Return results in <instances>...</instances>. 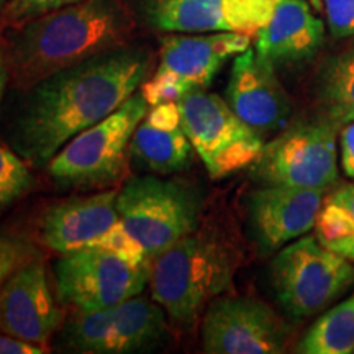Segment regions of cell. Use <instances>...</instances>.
I'll return each mask as SVG.
<instances>
[{"label":"cell","mask_w":354,"mask_h":354,"mask_svg":"<svg viewBox=\"0 0 354 354\" xmlns=\"http://www.w3.org/2000/svg\"><path fill=\"white\" fill-rule=\"evenodd\" d=\"M149 55L117 48L59 71L26 91L13 125L15 151L28 165L46 166L74 136L104 120L146 81Z\"/></svg>","instance_id":"cell-1"},{"label":"cell","mask_w":354,"mask_h":354,"mask_svg":"<svg viewBox=\"0 0 354 354\" xmlns=\"http://www.w3.org/2000/svg\"><path fill=\"white\" fill-rule=\"evenodd\" d=\"M130 32L122 0H81L28 20L6 51L13 87L26 92L59 71L125 46Z\"/></svg>","instance_id":"cell-2"},{"label":"cell","mask_w":354,"mask_h":354,"mask_svg":"<svg viewBox=\"0 0 354 354\" xmlns=\"http://www.w3.org/2000/svg\"><path fill=\"white\" fill-rule=\"evenodd\" d=\"M236 266L238 256L230 243L197 228L151 261L153 300L177 325H194L233 286Z\"/></svg>","instance_id":"cell-3"},{"label":"cell","mask_w":354,"mask_h":354,"mask_svg":"<svg viewBox=\"0 0 354 354\" xmlns=\"http://www.w3.org/2000/svg\"><path fill=\"white\" fill-rule=\"evenodd\" d=\"M277 302L292 318L323 312L354 286V263L304 234L277 251L271 263Z\"/></svg>","instance_id":"cell-4"},{"label":"cell","mask_w":354,"mask_h":354,"mask_svg":"<svg viewBox=\"0 0 354 354\" xmlns=\"http://www.w3.org/2000/svg\"><path fill=\"white\" fill-rule=\"evenodd\" d=\"M148 110L145 97L133 94L113 113L74 136L48 162L53 179L69 187H97L120 179L133 133Z\"/></svg>","instance_id":"cell-5"},{"label":"cell","mask_w":354,"mask_h":354,"mask_svg":"<svg viewBox=\"0 0 354 354\" xmlns=\"http://www.w3.org/2000/svg\"><path fill=\"white\" fill-rule=\"evenodd\" d=\"M122 223L154 259L201 223L202 201L187 184L159 177H138L117 196Z\"/></svg>","instance_id":"cell-6"},{"label":"cell","mask_w":354,"mask_h":354,"mask_svg":"<svg viewBox=\"0 0 354 354\" xmlns=\"http://www.w3.org/2000/svg\"><path fill=\"white\" fill-rule=\"evenodd\" d=\"M251 35L215 32L205 35H169L161 39L159 63L153 77L140 86L149 107L179 102L194 91H203L230 57L246 51Z\"/></svg>","instance_id":"cell-7"},{"label":"cell","mask_w":354,"mask_h":354,"mask_svg":"<svg viewBox=\"0 0 354 354\" xmlns=\"http://www.w3.org/2000/svg\"><path fill=\"white\" fill-rule=\"evenodd\" d=\"M185 135L212 179L253 166L264 148L263 135L233 112L216 94L194 91L179 102Z\"/></svg>","instance_id":"cell-8"},{"label":"cell","mask_w":354,"mask_h":354,"mask_svg":"<svg viewBox=\"0 0 354 354\" xmlns=\"http://www.w3.org/2000/svg\"><path fill=\"white\" fill-rule=\"evenodd\" d=\"M165 313L141 294L110 308L77 310L61 330V344L82 354L151 351L167 335Z\"/></svg>","instance_id":"cell-9"},{"label":"cell","mask_w":354,"mask_h":354,"mask_svg":"<svg viewBox=\"0 0 354 354\" xmlns=\"http://www.w3.org/2000/svg\"><path fill=\"white\" fill-rule=\"evenodd\" d=\"M338 127L326 120H307L282 128L264 145L253 165L263 184L326 190L338 180Z\"/></svg>","instance_id":"cell-10"},{"label":"cell","mask_w":354,"mask_h":354,"mask_svg":"<svg viewBox=\"0 0 354 354\" xmlns=\"http://www.w3.org/2000/svg\"><path fill=\"white\" fill-rule=\"evenodd\" d=\"M59 300L77 310H102L136 297L149 282V268H136L109 251L88 246L56 263Z\"/></svg>","instance_id":"cell-11"},{"label":"cell","mask_w":354,"mask_h":354,"mask_svg":"<svg viewBox=\"0 0 354 354\" xmlns=\"http://www.w3.org/2000/svg\"><path fill=\"white\" fill-rule=\"evenodd\" d=\"M289 326L268 304L253 297H221L207 307L202 348L210 354H277Z\"/></svg>","instance_id":"cell-12"},{"label":"cell","mask_w":354,"mask_h":354,"mask_svg":"<svg viewBox=\"0 0 354 354\" xmlns=\"http://www.w3.org/2000/svg\"><path fill=\"white\" fill-rule=\"evenodd\" d=\"M277 0H146V19L171 33L234 32L256 35Z\"/></svg>","instance_id":"cell-13"},{"label":"cell","mask_w":354,"mask_h":354,"mask_svg":"<svg viewBox=\"0 0 354 354\" xmlns=\"http://www.w3.org/2000/svg\"><path fill=\"white\" fill-rule=\"evenodd\" d=\"M61 325L63 312L51 294L44 264L38 258L28 261L0 287V330L48 351Z\"/></svg>","instance_id":"cell-14"},{"label":"cell","mask_w":354,"mask_h":354,"mask_svg":"<svg viewBox=\"0 0 354 354\" xmlns=\"http://www.w3.org/2000/svg\"><path fill=\"white\" fill-rule=\"evenodd\" d=\"M227 102L233 112L259 135L286 128L292 112L290 99L279 81L274 64L251 48L234 56Z\"/></svg>","instance_id":"cell-15"},{"label":"cell","mask_w":354,"mask_h":354,"mask_svg":"<svg viewBox=\"0 0 354 354\" xmlns=\"http://www.w3.org/2000/svg\"><path fill=\"white\" fill-rule=\"evenodd\" d=\"M325 190L264 184L250 198V223L263 253H274L315 228Z\"/></svg>","instance_id":"cell-16"},{"label":"cell","mask_w":354,"mask_h":354,"mask_svg":"<svg viewBox=\"0 0 354 354\" xmlns=\"http://www.w3.org/2000/svg\"><path fill=\"white\" fill-rule=\"evenodd\" d=\"M118 192H99L59 202L44 212L39 236L43 245L59 254L84 250L117 221Z\"/></svg>","instance_id":"cell-17"},{"label":"cell","mask_w":354,"mask_h":354,"mask_svg":"<svg viewBox=\"0 0 354 354\" xmlns=\"http://www.w3.org/2000/svg\"><path fill=\"white\" fill-rule=\"evenodd\" d=\"M325 25L307 0H277L271 19L256 33V51L272 64L299 63L320 50Z\"/></svg>","instance_id":"cell-18"},{"label":"cell","mask_w":354,"mask_h":354,"mask_svg":"<svg viewBox=\"0 0 354 354\" xmlns=\"http://www.w3.org/2000/svg\"><path fill=\"white\" fill-rule=\"evenodd\" d=\"M192 149L177 102L149 107L130 143L133 158L159 174H171L187 167Z\"/></svg>","instance_id":"cell-19"},{"label":"cell","mask_w":354,"mask_h":354,"mask_svg":"<svg viewBox=\"0 0 354 354\" xmlns=\"http://www.w3.org/2000/svg\"><path fill=\"white\" fill-rule=\"evenodd\" d=\"M317 102L323 118L335 127L354 122V48L323 64L317 81Z\"/></svg>","instance_id":"cell-20"},{"label":"cell","mask_w":354,"mask_h":354,"mask_svg":"<svg viewBox=\"0 0 354 354\" xmlns=\"http://www.w3.org/2000/svg\"><path fill=\"white\" fill-rule=\"evenodd\" d=\"M315 236L322 245L354 263V183L338 185L323 197Z\"/></svg>","instance_id":"cell-21"},{"label":"cell","mask_w":354,"mask_h":354,"mask_svg":"<svg viewBox=\"0 0 354 354\" xmlns=\"http://www.w3.org/2000/svg\"><path fill=\"white\" fill-rule=\"evenodd\" d=\"M304 354H351L354 351V292L326 310L300 339Z\"/></svg>","instance_id":"cell-22"},{"label":"cell","mask_w":354,"mask_h":354,"mask_svg":"<svg viewBox=\"0 0 354 354\" xmlns=\"http://www.w3.org/2000/svg\"><path fill=\"white\" fill-rule=\"evenodd\" d=\"M32 184L33 176L28 162L10 148L0 145V210L28 192Z\"/></svg>","instance_id":"cell-23"},{"label":"cell","mask_w":354,"mask_h":354,"mask_svg":"<svg viewBox=\"0 0 354 354\" xmlns=\"http://www.w3.org/2000/svg\"><path fill=\"white\" fill-rule=\"evenodd\" d=\"M91 246L109 251L118 258L127 261L128 264L136 268H149L151 259L146 254L145 248L133 238V234L125 228L122 220L118 218L104 234H100Z\"/></svg>","instance_id":"cell-24"},{"label":"cell","mask_w":354,"mask_h":354,"mask_svg":"<svg viewBox=\"0 0 354 354\" xmlns=\"http://www.w3.org/2000/svg\"><path fill=\"white\" fill-rule=\"evenodd\" d=\"M37 258V250L28 238L17 233H0V287L17 269Z\"/></svg>","instance_id":"cell-25"},{"label":"cell","mask_w":354,"mask_h":354,"mask_svg":"<svg viewBox=\"0 0 354 354\" xmlns=\"http://www.w3.org/2000/svg\"><path fill=\"white\" fill-rule=\"evenodd\" d=\"M76 2L81 0H6V13L13 21H25L73 6Z\"/></svg>","instance_id":"cell-26"},{"label":"cell","mask_w":354,"mask_h":354,"mask_svg":"<svg viewBox=\"0 0 354 354\" xmlns=\"http://www.w3.org/2000/svg\"><path fill=\"white\" fill-rule=\"evenodd\" d=\"M323 12L335 38H354V0H323Z\"/></svg>","instance_id":"cell-27"},{"label":"cell","mask_w":354,"mask_h":354,"mask_svg":"<svg viewBox=\"0 0 354 354\" xmlns=\"http://www.w3.org/2000/svg\"><path fill=\"white\" fill-rule=\"evenodd\" d=\"M43 349L38 344L24 342V339L15 338V336L6 333L0 330V354H43Z\"/></svg>","instance_id":"cell-28"},{"label":"cell","mask_w":354,"mask_h":354,"mask_svg":"<svg viewBox=\"0 0 354 354\" xmlns=\"http://www.w3.org/2000/svg\"><path fill=\"white\" fill-rule=\"evenodd\" d=\"M339 146H342V167L344 174L354 179V122L343 127Z\"/></svg>","instance_id":"cell-29"},{"label":"cell","mask_w":354,"mask_h":354,"mask_svg":"<svg viewBox=\"0 0 354 354\" xmlns=\"http://www.w3.org/2000/svg\"><path fill=\"white\" fill-rule=\"evenodd\" d=\"M10 81V71H8L6 50L0 46V105H2L3 94H6L7 84Z\"/></svg>","instance_id":"cell-30"},{"label":"cell","mask_w":354,"mask_h":354,"mask_svg":"<svg viewBox=\"0 0 354 354\" xmlns=\"http://www.w3.org/2000/svg\"><path fill=\"white\" fill-rule=\"evenodd\" d=\"M307 2L313 7V10H315V12L323 10V0H307Z\"/></svg>","instance_id":"cell-31"},{"label":"cell","mask_w":354,"mask_h":354,"mask_svg":"<svg viewBox=\"0 0 354 354\" xmlns=\"http://www.w3.org/2000/svg\"><path fill=\"white\" fill-rule=\"evenodd\" d=\"M6 7V0H0V8Z\"/></svg>","instance_id":"cell-32"},{"label":"cell","mask_w":354,"mask_h":354,"mask_svg":"<svg viewBox=\"0 0 354 354\" xmlns=\"http://www.w3.org/2000/svg\"><path fill=\"white\" fill-rule=\"evenodd\" d=\"M353 353H354V351H353Z\"/></svg>","instance_id":"cell-33"}]
</instances>
